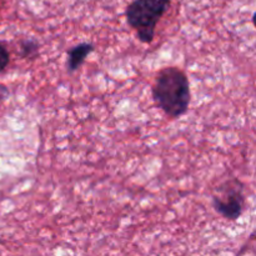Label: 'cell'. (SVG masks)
<instances>
[{
  "label": "cell",
  "instance_id": "1",
  "mask_svg": "<svg viewBox=\"0 0 256 256\" xmlns=\"http://www.w3.org/2000/svg\"><path fill=\"white\" fill-rule=\"evenodd\" d=\"M152 99L168 116H182L189 110L192 92L186 74L176 66H166L155 75Z\"/></svg>",
  "mask_w": 256,
  "mask_h": 256
},
{
  "label": "cell",
  "instance_id": "2",
  "mask_svg": "<svg viewBox=\"0 0 256 256\" xmlns=\"http://www.w3.org/2000/svg\"><path fill=\"white\" fill-rule=\"evenodd\" d=\"M170 6V0H134L125 10L129 26L136 32L138 39L150 44L155 38L158 22Z\"/></svg>",
  "mask_w": 256,
  "mask_h": 256
},
{
  "label": "cell",
  "instance_id": "3",
  "mask_svg": "<svg viewBox=\"0 0 256 256\" xmlns=\"http://www.w3.org/2000/svg\"><path fill=\"white\" fill-rule=\"evenodd\" d=\"M244 184L238 179L226 182L212 195V208L228 220L239 219L244 212Z\"/></svg>",
  "mask_w": 256,
  "mask_h": 256
},
{
  "label": "cell",
  "instance_id": "4",
  "mask_svg": "<svg viewBox=\"0 0 256 256\" xmlns=\"http://www.w3.org/2000/svg\"><path fill=\"white\" fill-rule=\"evenodd\" d=\"M94 45L92 42H80L75 45L72 49L68 50V62L66 68L69 72H74L80 69L86 58L94 52Z\"/></svg>",
  "mask_w": 256,
  "mask_h": 256
},
{
  "label": "cell",
  "instance_id": "5",
  "mask_svg": "<svg viewBox=\"0 0 256 256\" xmlns=\"http://www.w3.org/2000/svg\"><path fill=\"white\" fill-rule=\"evenodd\" d=\"M39 42L35 39H25L22 42V54L25 58H34L38 55Z\"/></svg>",
  "mask_w": 256,
  "mask_h": 256
},
{
  "label": "cell",
  "instance_id": "6",
  "mask_svg": "<svg viewBox=\"0 0 256 256\" xmlns=\"http://www.w3.org/2000/svg\"><path fill=\"white\" fill-rule=\"evenodd\" d=\"M9 62H10L9 52H8L6 48L4 46V44L0 42V72H2L5 69H6Z\"/></svg>",
  "mask_w": 256,
  "mask_h": 256
},
{
  "label": "cell",
  "instance_id": "7",
  "mask_svg": "<svg viewBox=\"0 0 256 256\" xmlns=\"http://www.w3.org/2000/svg\"><path fill=\"white\" fill-rule=\"evenodd\" d=\"M8 96H9V90H8V88L5 86V85L0 84V104H2L4 100H6Z\"/></svg>",
  "mask_w": 256,
  "mask_h": 256
}]
</instances>
